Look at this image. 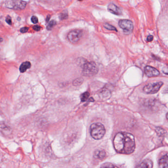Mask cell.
Masks as SVG:
<instances>
[{"mask_svg":"<svg viewBox=\"0 0 168 168\" xmlns=\"http://www.w3.org/2000/svg\"><path fill=\"white\" fill-rule=\"evenodd\" d=\"M168 157L167 154L162 157L159 160V166L160 168H166L168 167Z\"/></svg>","mask_w":168,"mask_h":168,"instance_id":"obj_11","label":"cell"},{"mask_svg":"<svg viewBox=\"0 0 168 168\" xmlns=\"http://www.w3.org/2000/svg\"><path fill=\"white\" fill-rule=\"evenodd\" d=\"M163 84L162 82L149 83L144 87L143 91L146 94H155L159 90Z\"/></svg>","mask_w":168,"mask_h":168,"instance_id":"obj_5","label":"cell"},{"mask_svg":"<svg viewBox=\"0 0 168 168\" xmlns=\"http://www.w3.org/2000/svg\"><path fill=\"white\" fill-rule=\"evenodd\" d=\"M5 5L9 9L22 10L26 7L27 3L22 0H7Z\"/></svg>","mask_w":168,"mask_h":168,"instance_id":"obj_4","label":"cell"},{"mask_svg":"<svg viewBox=\"0 0 168 168\" xmlns=\"http://www.w3.org/2000/svg\"><path fill=\"white\" fill-rule=\"evenodd\" d=\"M82 73L86 76H92L97 74L98 68L94 62H85L82 65Z\"/></svg>","mask_w":168,"mask_h":168,"instance_id":"obj_3","label":"cell"},{"mask_svg":"<svg viewBox=\"0 0 168 168\" xmlns=\"http://www.w3.org/2000/svg\"><path fill=\"white\" fill-rule=\"evenodd\" d=\"M89 93L88 92L83 93L80 95V100L82 102H85L88 99L89 97Z\"/></svg>","mask_w":168,"mask_h":168,"instance_id":"obj_15","label":"cell"},{"mask_svg":"<svg viewBox=\"0 0 168 168\" xmlns=\"http://www.w3.org/2000/svg\"><path fill=\"white\" fill-rule=\"evenodd\" d=\"M156 131L160 136H164L165 135V134L166 133L165 130L161 128H157L156 129Z\"/></svg>","mask_w":168,"mask_h":168,"instance_id":"obj_19","label":"cell"},{"mask_svg":"<svg viewBox=\"0 0 168 168\" xmlns=\"http://www.w3.org/2000/svg\"><path fill=\"white\" fill-rule=\"evenodd\" d=\"M82 36V31L79 29H76L70 31L67 36L69 41L75 44L78 43Z\"/></svg>","mask_w":168,"mask_h":168,"instance_id":"obj_6","label":"cell"},{"mask_svg":"<svg viewBox=\"0 0 168 168\" xmlns=\"http://www.w3.org/2000/svg\"><path fill=\"white\" fill-rule=\"evenodd\" d=\"M107 9L109 12H111V13H113V14L120 15L122 14V10L120 7H118V6H116L115 4L113 3L109 5L107 7Z\"/></svg>","mask_w":168,"mask_h":168,"instance_id":"obj_9","label":"cell"},{"mask_svg":"<svg viewBox=\"0 0 168 168\" xmlns=\"http://www.w3.org/2000/svg\"><path fill=\"white\" fill-rule=\"evenodd\" d=\"M28 30H29V28L28 27H22L20 30V31L22 33H25L26 32H27Z\"/></svg>","mask_w":168,"mask_h":168,"instance_id":"obj_22","label":"cell"},{"mask_svg":"<svg viewBox=\"0 0 168 168\" xmlns=\"http://www.w3.org/2000/svg\"><path fill=\"white\" fill-rule=\"evenodd\" d=\"M9 128L8 126L6 125L4 122H0V132L5 134L6 133H9Z\"/></svg>","mask_w":168,"mask_h":168,"instance_id":"obj_14","label":"cell"},{"mask_svg":"<svg viewBox=\"0 0 168 168\" xmlns=\"http://www.w3.org/2000/svg\"><path fill=\"white\" fill-rule=\"evenodd\" d=\"M113 144L117 152L125 154L133 153L136 148L134 136L127 132L117 133L114 138Z\"/></svg>","mask_w":168,"mask_h":168,"instance_id":"obj_1","label":"cell"},{"mask_svg":"<svg viewBox=\"0 0 168 168\" xmlns=\"http://www.w3.org/2000/svg\"><path fill=\"white\" fill-rule=\"evenodd\" d=\"M105 155H106V154H105V151L104 150H97L95 152L94 157L95 158L97 159L103 160L105 158Z\"/></svg>","mask_w":168,"mask_h":168,"instance_id":"obj_10","label":"cell"},{"mask_svg":"<svg viewBox=\"0 0 168 168\" xmlns=\"http://www.w3.org/2000/svg\"><path fill=\"white\" fill-rule=\"evenodd\" d=\"M153 39H154L153 36L150 35L149 36H148V38H147V41L148 42H150L152 41Z\"/></svg>","mask_w":168,"mask_h":168,"instance_id":"obj_26","label":"cell"},{"mask_svg":"<svg viewBox=\"0 0 168 168\" xmlns=\"http://www.w3.org/2000/svg\"><path fill=\"white\" fill-rule=\"evenodd\" d=\"M153 167V163L150 159H146L139 164V168H151Z\"/></svg>","mask_w":168,"mask_h":168,"instance_id":"obj_12","label":"cell"},{"mask_svg":"<svg viewBox=\"0 0 168 168\" xmlns=\"http://www.w3.org/2000/svg\"><path fill=\"white\" fill-rule=\"evenodd\" d=\"M33 29L36 31H39L41 29V27L39 25H36L35 26H33Z\"/></svg>","mask_w":168,"mask_h":168,"instance_id":"obj_25","label":"cell"},{"mask_svg":"<svg viewBox=\"0 0 168 168\" xmlns=\"http://www.w3.org/2000/svg\"><path fill=\"white\" fill-rule=\"evenodd\" d=\"M78 1H83V0H78Z\"/></svg>","mask_w":168,"mask_h":168,"instance_id":"obj_28","label":"cell"},{"mask_svg":"<svg viewBox=\"0 0 168 168\" xmlns=\"http://www.w3.org/2000/svg\"><path fill=\"white\" fill-rule=\"evenodd\" d=\"M104 27H105V29L109 30L115 31L116 32L117 31V29H116L115 27L114 26L111 25H110L109 24H108V23H105V24H104Z\"/></svg>","mask_w":168,"mask_h":168,"instance_id":"obj_17","label":"cell"},{"mask_svg":"<svg viewBox=\"0 0 168 168\" xmlns=\"http://www.w3.org/2000/svg\"><path fill=\"white\" fill-rule=\"evenodd\" d=\"M105 133V128L102 123H94L91 125V136L95 140H98L102 139Z\"/></svg>","mask_w":168,"mask_h":168,"instance_id":"obj_2","label":"cell"},{"mask_svg":"<svg viewBox=\"0 0 168 168\" xmlns=\"http://www.w3.org/2000/svg\"><path fill=\"white\" fill-rule=\"evenodd\" d=\"M31 21L34 24H37V23L38 22V18L36 16H33L32 17Z\"/></svg>","mask_w":168,"mask_h":168,"instance_id":"obj_21","label":"cell"},{"mask_svg":"<svg viewBox=\"0 0 168 168\" xmlns=\"http://www.w3.org/2000/svg\"><path fill=\"white\" fill-rule=\"evenodd\" d=\"M144 72L146 76L149 78H152L154 76H157L160 74L159 70L156 69L152 67L148 66L144 68Z\"/></svg>","mask_w":168,"mask_h":168,"instance_id":"obj_8","label":"cell"},{"mask_svg":"<svg viewBox=\"0 0 168 168\" xmlns=\"http://www.w3.org/2000/svg\"><path fill=\"white\" fill-rule=\"evenodd\" d=\"M31 67V64L29 61H26L21 64L19 68V70L21 73L25 72L28 69L30 68Z\"/></svg>","mask_w":168,"mask_h":168,"instance_id":"obj_13","label":"cell"},{"mask_svg":"<svg viewBox=\"0 0 168 168\" xmlns=\"http://www.w3.org/2000/svg\"><path fill=\"white\" fill-rule=\"evenodd\" d=\"M60 17H61V19H66L68 17V14H67V13H62Z\"/></svg>","mask_w":168,"mask_h":168,"instance_id":"obj_24","label":"cell"},{"mask_svg":"<svg viewBox=\"0 0 168 168\" xmlns=\"http://www.w3.org/2000/svg\"><path fill=\"white\" fill-rule=\"evenodd\" d=\"M83 80L82 78H78L74 80L73 84L74 86H79L83 82Z\"/></svg>","mask_w":168,"mask_h":168,"instance_id":"obj_16","label":"cell"},{"mask_svg":"<svg viewBox=\"0 0 168 168\" xmlns=\"http://www.w3.org/2000/svg\"><path fill=\"white\" fill-rule=\"evenodd\" d=\"M6 21L7 24H9V25H11V23H12L11 18L10 16H7L6 19Z\"/></svg>","mask_w":168,"mask_h":168,"instance_id":"obj_23","label":"cell"},{"mask_svg":"<svg viewBox=\"0 0 168 168\" xmlns=\"http://www.w3.org/2000/svg\"><path fill=\"white\" fill-rule=\"evenodd\" d=\"M56 24V22L55 21L51 20L49 23V24L47 26L46 28L48 30H51L53 28L54 26Z\"/></svg>","mask_w":168,"mask_h":168,"instance_id":"obj_18","label":"cell"},{"mask_svg":"<svg viewBox=\"0 0 168 168\" xmlns=\"http://www.w3.org/2000/svg\"><path fill=\"white\" fill-rule=\"evenodd\" d=\"M118 25L121 28L124 33L127 34L131 33L133 31V22L127 19H122L119 21Z\"/></svg>","mask_w":168,"mask_h":168,"instance_id":"obj_7","label":"cell"},{"mask_svg":"<svg viewBox=\"0 0 168 168\" xmlns=\"http://www.w3.org/2000/svg\"><path fill=\"white\" fill-rule=\"evenodd\" d=\"M101 167H102V168H113V167H117V166H115V165L111 164L109 163H106L102 165Z\"/></svg>","mask_w":168,"mask_h":168,"instance_id":"obj_20","label":"cell"},{"mask_svg":"<svg viewBox=\"0 0 168 168\" xmlns=\"http://www.w3.org/2000/svg\"><path fill=\"white\" fill-rule=\"evenodd\" d=\"M50 18V15H48V16H47V18H46V22H48Z\"/></svg>","mask_w":168,"mask_h":168,"instance_id":"obj_27","label":"cell"}]
</instances>
